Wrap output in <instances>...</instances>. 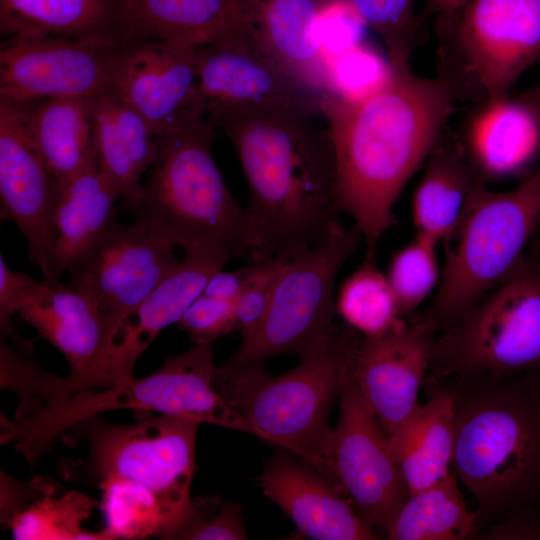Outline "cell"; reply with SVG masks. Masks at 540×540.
Instances as JSON below:
<instances>
[{"label":"cell","instance_id":"ffe728a7","mask_svg":"<svg viewBox=\"0 0 540 540\" xmlns=\"http://www.w3.org/2000/svg\"><path fill=\"white\" fill-rule=\"evenodd\" d=\"M264 495L314 540H374L377 534L357 516L334 482L302 459L277 452L260 479Z\"/></svg>","mask_w":540,"mask_h":540},{"label":"cell","instance_id":"44dd1931","mask_svg":"<svg viewBox=\"0 0 540 540\" xmlns=\"http://www.w3.org/2000/svg\"><path fill=\"white\" fill-rule=\"evenodd\" d=\"M17 314L65 356L70 373L83 369L105 345L104 320L95 300L61 281L30 277Z\"/></svg>","mask_w":540,"mask_h":540},{"label":"cell","instance_id":"30bf717a","mask_svg":"<svg viewBox=\"0 0 540 540\" xmlns=\"http://www.w3.org/2000/svg\"><path fill=\"white\" fill-rule=\"evenodd\" d=\"M208 401L203 361L194 348L165 358L162 366L144 378L119 386L78 392L54 406L9 419L0 416V440L12 443L34 466L56 439L78 422L103 412L132 409L196 421Z\"/></svg>","mask_w":540,"mask_h":540},{"label":"cell","instance_id":"f6af8a7d","mask_svg":"<svg viewBox=\"0 0 540 540\" xmlns=\"http://www.w3.org/2000/svg\"><path fill=\"white\" fill-rule=\"evenodd\" d=\"M470 0H427V15H452L464 7Z\"/></svg>","mask_w":540,"mask_h":540},{"label":"cell","instance_id":"bcb514c9","mask_svg":"<svg viewBox=\"0 0 540 540\" xmlns=\"http://www.w3.org/2000/svg\"><path fill=\"white\" fill-rule=\"evenodd\" d=\"M518 100L530 109L540 125V82L527 90Z\"/></svg>","mask_w":540,"mask_h":540},{"label":"cell","instance_id":"836d02e7","mask_svg":"<svg viewBox=\"0 0 540 540\" xmlns=\"http://www.w3.org/2000/svg\"><path fill=\"white\" fill-rule=\"evenodd\" d=\"M100 487L107 519L105 529L113 540L163 538L168 529L167 517L150 491L128 482H109Z\"/></svg>","mask_w":540,"mask_h":540},{"label":"cell","instance_id":"5b68a950","mask_svg":"<svg viewBox=\"0 0 540 540\" xmlns=\"http://www.w3.org/2000/svg\"><path fill=\"white\" fill-rule=\"evenodd\" d=\"M362 338L349 325H335L288 372L273 376L265 365L216 367L213 385L242 412L260 439L295 454L329 477L325 446L334 401L347 380Z\"/></svg>","mask_w":540,"mask_h":540},{"label":"cell","instance_id":"ab89813d","mask_svg":"<svg viewBox=\"0 0 540 540\" xmlns=\"http://www.w3.org/2000/svg\"><path fill=\"white\" fill-rule=\"evenodd\" d=\"M364 18L347 0H319L316 34L327 63L364 41Z\"/></svg>","mask_w":540,"mask_h":540},{"label":"cell","instance_id":"e0dca14e","mask_svg":"<svg viewBox=\"0 0 540 540\" xmlns=\"http://www.w3.org/2000/svg\"><path fill=\"white\" fill-rule=\"evenodd\" d=\"M113 93L136 110L156 134L206 111L197 85L196 49L155 38L119 40Z\"/></svg>","mask_w":540,"mask_h":540},{"label":"cell","instance_id":"4316f807","mask_svg":"<svg viewBox=\"0 0 540 540\" xmlns=\"http://www.w3.org/2000/svg\"><path fill=\"white\" fill-rule=\"evenodd\" d=\"M90 99L51 97L21 102L53 188L99 168Z\"/></svg>","mask_w":540,"mask_h":540},{"label":"cell","instance_id":"7402d4cb","mask_svg":"<svg viewBox=\"0 0 540 540\" xmlns=\"http://www.w3.org/2000/svg\"><path fill=\"white\" fill-rule=\"evenodd\" d=\"M94 499L65 490L53 480L35 477L24 483L1 472V522L18 540H113L103 529L84 530Z\"/></svg>","mask_w":540,"mask_h":540},{"label":"cell","instance_id":"ac0fdd59","mask_svg":"<svg viewBox=\"0 0 540 540\" xmlns=\"http://www.w3.org/2000/svg\"><path fill=\"white\" fill-rule=\"evenodd\" d=\"M1 220L23 234L31 261L54 280V189L21 102L0 98Z\"/></svg>","mask_w":540,"mask_h":540},{"label":"cell","instance_id":"603a6c76","mask_svg":"<svg viewBox=\"0 0 540 540\" xmlns=\"http://www.w3.org/2000/svg\"><path fill=\"white\" fill-rule=\"evenodd\" d=\"M429 398L389 435L390 452L400 467L409 495L451 472L455 445L453 395L443 378L428 379Z\"/></svg>","mask_w":540,"mask_h":540},{"label":"cell","instance_id":"9c48e42d","mask_svg":"<svg viewBox=\"0 0 540 540\" xmlns=\"http://www.w3.org/2000/svg\"><path fill=\"white\" fill-rule=\"evenodd\" d=\"M362 235L341 223L322 241L294 251L277 281L264 321L224 363L231 368L265 365L282 354L305 355L334 329V286Z\"/></svg>","mask_w":540,"mask_h":540},{"label":"cell","instance_id":"4fadbf2b","mask_svg":"<svg viewBox=\"0 0 540 540\" xmlns=\"http://www.w3.org/2000/svg\"><path fill=\"white\" fill-rule=\"evenodd\" d=\"M197 85L206 113L232 107L320 112L325 92L290 73L261 43L251 24L195 47Z\"/></svg>","mask_w":540,"mask_h":540},{"label":"cell","instance_id":"6da1fadb","mask_svg":"<svg viewBox=\"0 0 540 540\" xmlns=\"http://www.w3.org/2000/svg\"><path fill=\"white\" fill-rule=\"evenodd\" d=\"M455 99L450 81L415 75L409 65L393 67L389 81L358 102L324 93L339 204L362 235L366 259L375 260L394 203L439 142Z\"/></svg>","mask_w":540,"mask_h":540},{"label":"cell","instance_id":"8d00e7d4","mask_svg":"<svg viewBox=\"0 0 540 540\" xmlns=\"http://www.w3.org/2000/svg\"><path fill=\"white\" fill-rule=\"evenodd\" d=\"M384 41L393 67L409 65L415 45V0H347Z\"/></svg>","mask_w":540,"mask_h":540},{"label":"cell","instance_id":"2e32d148","mask_svg":"<svg viewBox=\"0 0 540 540\" xmlns=\"http://www.w3.org/2000/svg\"><path fill=\"white\" fill-rule=\"evenodd\" d=\"M456 13L466 72L487 101L506 98L540 59V0H470Z\"/></svg>","mask_w":540,"mask_h":540},{"label":"cell","instance_id":"3957f363","mask_svg":"<svg viewBox=\"0 0 540 540\" xmlns=\"http://www.w3.org/2000/svg\"><path fill=\"white\" fill-rule=\"evenodd\" d=\"M446 378L455 413L451 469L477 502V521L540 510V372Z\"/></svg>","mask_w":540,"mask_h":540},{"label":"cell","instance_id":"7bdbcfd3","mask_svg":"<svg viewBox=\"0 0 540 540\" xmlns=\"http://www.w3.org/2000/svg\"><path fill=\"white\" fill-rule=\"evenodd\" d=\"M487 539H540V510L526 509L510 514L494 523L485 535Z\"/></svg>","mask_w":540,"mask_h":540},{"label":"cell","instance_id":"8992f818","mask_svg":"<svg viewBox=\"0 0 540 540\" xmlns=\"http://www.w3.org/2000/svg\"><path fill=\"white\" fill-rule=\"evenodd\" d=\"M540 221V171L516 188L495 192L478 180L463 215L444 242L445 263L430 306L412 314L445 330L518 262Z\"/></svg>","mask_w":540,"mask_h":540},{"label":"cell","instance_id":"277c9868","mask_svg":"<svg viewBox=\"0 0 540 540\" xmlns=\"http://www.w3.org/2000/svg\"><path fill=\"white\" fill-rule=\"evenodd\" d=\"M215 130L199 114L157 134L141 195L128 210L184 252L205 249L258 261L261 240L254 222L228 190L212 155Z\"/></svg>","mask_w":540,"mask_h":540},{"label":"cell","instance_id":"74e56055","mask_svg":"<svg viewBox=\"0 0 540 540\" xmlns=\"http://www.w3.org/2000/svg\"><path fill=\"white\" fill-rule=\"evenodd\" d=\"M169 539L244 540L247 531L241 506L215 496L198 497Z\"/></svg>","mask_w":540,"mask_h":540},{"label":"cell","instance_id":"d6986e66","mask_svg":"<svg viewBox=\"0 0 540 540\" xmlns=\"http://www.w3.org/2000/svg\"><path fill=\"white\" fill-rule=\"evenodd\" d=\"M437 335L432 324L411 315L387 333L363 337L356 350L352 376L387 436L418 406Z\"/></svg>","mask_w":540,"mask_h":540},{"label":"cell","instance_id":"ba28073f","mask_svg":"<svg viewBox=\"0 0 540 540\" xmlns=\"http://www.w3.org/2000/svg\"><path fill=\"white\" fill-rule=\"evenodd\" d=\"M200 424L158 415L117 425L95 415L71 427L88 445V467L100 486L128 482L150 491L168 521L163 539L186 518L192 506Z\"/></svg>","mask_w":540,"mask_h":540},{"label":"cell","instance_id":"d590c367","mask_svg":"<svg viewBox=\"0 0 540 540\" xmlns=\"http://www.w3.org/2000/svg\"><path fill=\"white\" fill-rule=\"evenodd\" d=\"M393 67L365 41L327 63L326 92L347 102L361 101L381 89Z\"/></svg>","mask_w":540,"mask_h":540},{"label":"cell","instance_id":"484cf974","mask_svg":"<svg viewBox=\"0 0 540 540\" xmlns=\"http://www.w3.org/2000/svg\"><path fill=\"white\" fill-rule=\"evenodd\" d=\"M99 169L111 180L128 209L139 199L142 178L153 160L157 134L115 93L92 97Z\"/></svg>","mask_w":540,"mask_h":540},{"label":"cell","instance_id":"4dcf8cb0","mask_svg":"<svg viewBox=\"0 0 540 540\" xmlns=\"http://www.w3.org/2000/svg\"><path fill=\"white\" fill-rule=\"evenodd\" d=\"M412 201L416 234L445 242L455 231L472 188L481 180L464 149L434 147Z\"/></svg>","mask_w":540,"mask_h":540},{"label":"cell","instance_id":"8fae6325","mask_svg":"<svg viewBox=\"0 0 540 540\" xmlns=\"http://www.w3.org/2000/svg\"><path fill=\"white\" fill-rule=\"evenodd\" d=\"M230 259L205 249L185 251L176 269L122 319L108 344L83 369L64 378L42 370L33 385L36 400L50 407L81 391L133 380L139 356L164 328L178 323Z\"/></svg>","mask_w":540,"mask_h":540},{"label":"cell","instance_id":"7c38bea8","mask_svg":"<svg viewBox=\"0 0 540 540\" xmlns=\"http://www.w3.org/2000/svg\"><path fill=\"white\" fill-rule=\"evenodd\" d=\"M338 399V421L325 446L329 477L364 524L386 533L409 497L407 484L352 368Z\"/></svg>","mask_w":540,"mask_h":540},{"label":"cell","instance_id":"9a60e30c","mask_svg":"<svg viewBox=\"0 0 540 540\" xmlns=\"http://www.w3.org/2000/svg\"><path fill=\"white\" fill-rule=\"evenodd\" d=\"M118 41L46 35L3 37L0 98L28 102L113 93Z\"/></svg>","mask_w":540,"mask_h":540},{"label":"cell","instance_id":"b9f144b4","mask_svg":"<svg viewBox=\"0 0 540 540\" xmlns=\"http://www.w3.org/2000/svg\"><path fill=\"white\" fill-rule=\"evenodd\" d=\"M30 279L27 273L11 270L3 255H0V329L1 336L9 339L17 348L31 353L32 346L14 330L12 316L17 314V306Z\"/></svg>","mask_w":540,"mask_h":540},{"label":"cell","instance_id":"60d3db41","mask_svg":"<svg viewBox=\"0 0 540 540\" xmlns=\"http://www.w3.org/2000/svg\"><path fill=\"white\" fill-rule=\"evenodd\" d=\"M194 344L211 345L237 330L234 303L201 292L177 323Z\"/></svg>","mask_w":540,"mask_h":540},{"label":"cell","instance_id":"d4e9b609","mask_svg":"<svg viewBox=\"0 0 540 540\" xmlns=\"http://www.w3.org/2000/svg\"><path fill=\"white\" fill-rule=\"evenodd\" d=\"M251 24L245 0H122L120 39L199 46Z\"/></svg>","mask_w":540,"mask_h":540},{"label":"cell","instance_id":"f35d334b","mask_svg":"<svg viewBox=\"0 0 540 540\" xmlns=\"http://www.w3.org/2000/svg\"><path fill=\"white\" fill-rule=\"evenodd\" d=\"M287 259L273 256L245 266L242 288L234 304L241 341L250 338L264 321Z\"/></svg>","mask_w":540,"mask_h":540},{"label":"cell","instance_id":"7dc6e473","mask_svg":"<svg viewBox=\"0 0 540 540\" xmlns=\"http://www.w3.org/2000/svg\"><path fill=\"white\" fill-rule=\"evenodd\" d=\"M537 230H540V221H539V224H538V228H537Z\"/></svg>","mask_w":540,"mask_h":540},{"label":"cell","instance_id":"1f68e13d","mask_svg":"<svg viewBox=\"0 0 540 540\" xmlns=\"http://www.w3.org/2000/svg\"><path fill=\"white\" fill-rule=\"evenodd\" d=\"M476 513L464 502L453 472L409 495L386 536L391 540H461L476 529Z\"/></svg>","mask_w":540,"mask_h":540},{"label":"cell","instance_id":"ee69618b","mask_svg":"<svg viewBox=\"0 0 540 540\" xmlns=\"http://www.w3.org/2000/svg\"><path fill=\"white\" fill-rule=\"evenodd\" d=\"M244 275L245 267L229 272L220 270L210 277L202 292L235 304L242 288Z\"/></svg>","mask_w":540,"mask_h":540},{"label":"cell","instance_id":"7a4b0ae2","mask_svg":"<svg viewBox=\"0 0 540 540\" xmlns=\"http://www.w3.org/2000/svg\"><path fill=\"white\" fill-rule=\"evenodd\" d=\"M313 115L274 107L206 113L228 137L244 170L246 210L261 240L260 260L289 258L340 224L334 146L329 130L316 125Z\"/></svg>","mask_w":540,"mask_h":540},{"label":"cell","instance_id":"83f0119b","mask_svg":"<svg viewBox=\"0 0 540 540\" xmlns=\"http://www.w3.org/2000/svg\"><path fill=\"white\" fill-rule=\"evenodd\" d=\"M264 47L295 77L326 92L327 65L316 34L319 0H245Z\"/></svg>","mask_w":540,"mask_h":540},{"label":"cell","instance_id":"f546056e","mask_svg":"<svg viewBox=\"0 0 540 540\" xmlns=\"http://www.w3.org/2000/svg\"><path fill=\"white\" fill-rule=\"evenodd\" d=\"M122 0H0L2 38L119 40Z\"/></svg>","mask_w":540,"mask_h":540},{"label":"cell","instance_id":"52a82bcc","mask_svg":"<svg viewBox=\"0 0 540 540\" xmlns=\"http://www.w3.org/2000/svg\"><path fill=\"white\" fill-rule=\"evenodd\" d=\"M433 377L540 372V259L523 254L506 276L437 336Z\"/></svg>","mask_w":540,"mask_h":540},{"label":"cell","instance_id":"f1b7e54d","mask_svg":"<svg viewBox=\"0 0 540 540\" xmlns=\"http://www.w3.org/2000/svg\"><path fill=\"white\" fill-rule=\"evenodd\" d=\"M466 141L464 151L479 178H502L533 158L540 143V125L519 100H491L473 117Z\"/></svg>","mask_w":540,"mask_h":540},{"label":"cell","instance_id":"cb8c5ba5","mask_svg":"<svg viewBox=\"0 0 540 540\" xmlns=\"http://www.w3.org/2000/svg\"><path fill=\"white\" fill-rule=\"evenodd\" d=\"M53 189V282H56L118 223L116 201L121 194L99 168L83 172Z\"/></svg>","mask_w":540,"mask_h":540},{"label":"cell","instance_id":"d6a6232c","mask_svg":"<svg viewBox=\"0 0 540 540\" xmlns=\"http://www.w3.org/2000/svg\"><path fill=\"white\" fill-rule=\"evenodd\" d=\"M336 310L363 337L382 335L405 322L386 275L370 259L344 280Z\"/></svg>","mask_w":540,"mask_h":540},{"label":"cell","instance_id":"5bb4252c","mask_svg":"<svg viewBox=\"0 0 540 540\" xmlns=\"http://www.w3.org/2000/svg\"><path fill=\"white\" fill-rule=\"evenodd\" d=\"M176 248L144 219L130 225L118 222L70 269L72 286L93 298L101 311L104 347L122 319L179 265Z\"/></svg>","mask_w":540,"mask_h":540},{"label":"cell","instance_id":"e575fe53","mask_svg":"<svg viewBox=\"0 0 540 540\" xmlns=\"http://www.w3.org/2000/svg\"><path fill=\"white\" fill-rule=\"evenodd\" d=\"M437 245L438 242L416 234L391 259L386 277L402 317L414 314L440 281Z\"/></svg>","mask_w":540,"mask_h":540}]
</instances>
